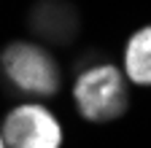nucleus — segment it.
Returning <instances> with one entry per match:
<instances>
[{
  "label": "nucleus",
  "instance_id": "f257e3e1",
  "mask_svg": "<svg viewBox=\"0 0 151 148\" xmlns=\"http://www.w3.org/2000/svg\"><path fill=\"white\" fill-rule=\"evenodd\" d=\"M73 94H76V102H78V110L92 121L116 119L127 108L124 76L111 65H100V67L86 70L76 81Z\"/></svg>",
  "mask_w": 151,
  "mask_h": 148
},
{
  "label": "nucleus",
  "instance_id": "7ed1b4c3",
  "mask_svg": "<svg viewBox=\"0 0 151 148\" xmlns=\"http://www.w3.org/2000/svg\"><path fill=\"white\" fill-rule=\"evenodd\" d=\"M3 67H6V76L30 94H51L60 84L51 57L30 43H16L6 49Z\"/></svg>",
  "mask_w": 151,
  "mask_h": 148
},
{
  "label": "nucleus",
  "instance_id": "f03ea898",
  "mask_svg": "<svg viewBox=\"0 0 151 148\" xmlns=\"http://www.w3.org/2000/svg\"><path fill=\"white\" fill-rule=\"evenodd\" d=\"M6 148H60L62 129L43 105H19L3 124Z\"/></svg>",
  "mask_w": 151,
  "mask_h": 148
},
{
  "label": "nucleus",
  "instance_id": "20e7f679",
  "mask_svg": "<svg viewBox=\"0 0 151 148\" xmlns=\"http://www.w3.org/2000/svg\"><path fill=\"white\" fill-rule=\"evenodd\" d=\"M124 67L132 84L151 86V27L138 30L124 51Z\"/></svg>",
  "mask_w": 151,
  "mask_h": 148
},
{
  "label": "nucleus",
  "instance_id": "39448f33",
  "mask_svg": "<svg viewBox=\"0 0 151 148\" xmlns=\"http://www.w3.org/2000/svg\"><path fill=\"white\" fill-rule=\"evenodd\" d=\"M0 148H6V140H3V135H0Z\"/></svg>",
  "mask_w": 151,
  "mask_h": 148
}]
</instances>
